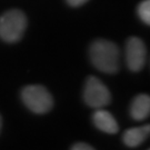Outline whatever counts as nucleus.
<instances>
[{
	"label": "nucleus",
	"mask_w": 150,
	"mask_h": 150,
	"mask_svg": "<svg viewBox=\"0 0 150 150\" xmlns=\"http://www.w3.org/2000/svg\"><path fill=\"white\" fill-rule=\"evenodd\" d=\"M89 56L92 64L105 74H116L119 69V49L116 43L98 39L91 43Z\"/></svg>",
	"instance_id": "obj_1"
},
{
	"label": "nucleus",
	"mask_w": 150,
	"mask_h": 150,
	"mask_svg": "<svg viewBox=\"0 0 150 150\" xmlns=\"http://www.w3.org/2000/svg\"><path fill=\"white\" fill-rule=\"evenodd\" d=\"M27 27V18L22 11L11 9L0 17V38L6 42L20 40Z\"/></svg>",
	"instance_id": "obj_2"
},
{
	"label": "nucleus",
	"mask_w": 150,
	"mask_h": 150,
	"mask_svg": "<svg viewBox=\"0 0 150 150\" xmlns=\"http://www.w3.org/2000/svg\"><path fill=\"white\" fill-rule=\"evenodd\" d=\"M23 103L36 113H46L54 106V98L45 87L32 85L25 87L21 91Z\"/></svg>",
	"instance_id": "obj_3"
},
{
	"label": "nucleus",
	"mask_w": 150,
	"mask_h": 150,
	"mask_svg": "<svg viewBox=\"0 0 150 150\" xmlns=\"http://www.w3.org/2000/svg\"><path fill=\"white\" fill-rule=\"evenodd\" d=\"M83 100L91 108L100 109L108 106L111 101L110 91L105 83L97 77H89L85 83Z\"/></svg>",
	"instance_id": "obj_4"
},
{
	"label": "nucleus",
	"mask_w": 150,
	"mask_h": 150,
	"mask_svg": "<svg viewBox=\"0 0 150 150\" xmlns=\"http://www.w3.org/2000/svg\"><path fill=\"white\" fill-rule=\"evenodd\" d=\"M146 46L141 39L129 38L126 43V61L129 69L134 72L142 69L146 64Z\"/></svg>",
	"instance_id": "obj_5"
},
{
	"label": "nucleus",
	"mask_w": 150,
	"mask_h": 150,
	"mask_svg": "<svg viewBox=\"0 0 150 150\" xmlns=\"http://www.w3.org/2000/svg\"><path fill=\"white\" fill-rule=\"evenodd\" d=\"M93 123L99 130L106 134H116L118 132V123L112 115L107 110H102L101 108L98 109L92 116Z\"/></svg>",
	"instance_id": "obj_6"
},
{
	"label": "nucleus",
	"mask_w": 150,
	"mask_h": 150,
	"mask_svg": "<svg viewBox=\"0 0 150 150\" xmlns=\"http://www.w3.org/2000/svg\"><path fill=\"white\" fill-rule=\"evenodd\" d=\"M150 131L149 125H146L144 127H134L125 131L122 136V140L125 145L128 147H138L140 146L148 137Z\"/></svg>",
	"instance_id": "obj_7"
},
{
	"label": "nucleus",
	"mask_w": 150,
	"mask_h": 150,
	"mask_svg": "<svg viewBox=\"0 0 150 150\" xmlns=\"http://www.w3.org/2000/svg\"><path fill=\"white\" fill-rule=\"evenodd\" d=\"M150 98L148 95H139L134 98L130 106V116L134 120H144L149 116Z\"/></svg>",
	"instance_id": "obj_8"
},
{
	"label": "nucleus",
	"mask_w": 150,
	"mask_h": 150,
	"mask_svg": "<svg viewBox=\"0 0 150 150\" xmlns=\"http://www.w3.org/2000/svg\"><path fill=\"white\" fill-rule=\"evenodd\" d=\"M138 15L142 21L149 25L150 23V1L149 0H144L140 2L138 6Z\"/></svg>",
	"instance_id": "obj_9"
},
{
	"label": "nucleus",
	"mask_w": 150,
	"mask_h": 150,
	"mask_svg": "<svg viewBox=\"0 0 150 150\" xmlns=\"http://www.w3.org/2000/svg\"><path fill=\"white\" fill-rule=\"evenodd\" d=\"M71 150H96L95 148H92L90 145H88L86 142H77L72 146Z\"/></svg>",
	"instance_id": "obj_10"
},
{
	"label": "nucleus",
	"mask_w": 150,
	"mask_h": 150,
	"mask_svg": "<svg viewBox=\"0 0 150 150\" xmlns=\"http://www.w3.org/2000/svg\"><path fill=\"white\" fill-rule=\"evenodd\" d=\"M88 0H67V2L69 4L71 7H79V6L86 4Z\"/></svg>",
	"instance_id": "obj_11"
},
{
	"label": "nucleus",
	"mask_w": 150,
	"mask_h": 150,
	"mask_svg": "<svg viewBox=\"0 0 150 150\" xmlns=\"http://www.w3.org/2000/svg\"><path fill=\"white\" fill-rule=\"evenodd\" d=\"M1 126H2V120H1V116H0V130H1Z\"/></svg>",
	"instance_id": "obj_12"
}]
</instances>
